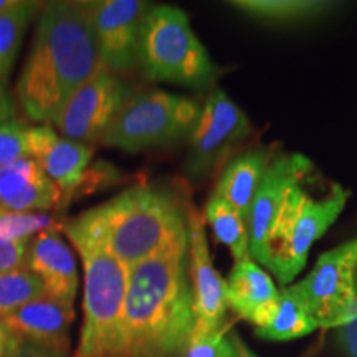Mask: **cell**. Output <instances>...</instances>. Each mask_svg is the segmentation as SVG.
Returning <instances> with one entry per match:
<instances>
[{
	"instance_id": "27",
	"label": "cell",
	"mask_w": 357,
	"mask_h": 357,
	"mask_svg": "<svg viewBox=\"0 0 357 357\" xmlns=\"http://www.w3.org/2000/svg\"><path fill=\"white\" fill-rule=\"evenodd\" d=\"M235 349L231 336H227L225 328L204 336H192L181 357H234Z\"/></svg>"
},
{
	"instance_id": "23",
	"label": "cell",
	"mask_w": 357,
	"mask_h": 357,
	"mask_svg": "<svg viewBox=\"0 0 357 357\" xmlns=\"http://www.w3.org/2000/svg\"><path fill=\"white\" fill-rule=\"evenodd\" d=\"M231 6L260 20L289 22L318 15L329 7V3L314 0H240L231 2Z\"/></svg>"
},
{
	"instance_id": "15",
	"label": "cell",
	"mask_w": 357,
	"mask_h": 357,
	"mask_svg": "<svg viewBox=\"0 0 357 357\" xmlns=\"http://www.w3.org/2000/svg\"><path fill=\"white\" fill-rule=\"evenodd\" d=\"M75 319V307L45 294L2 318L12 336L19 341L48 347L70 354V331Z\"/></svg>"
},
{
	"instance_id": "6",
	"label": "cell",
	"mask_w": 357,
	"mask_h": 357,
	"mask_svg": "<svg viewBox=\"0 0 357 357\" xmlns=\"http://www.w3.org/2000/svg\"><path fill=\"white\" fill-rule=\"evenodd\" d=\"M200 109L197 101L162 89L139 93L124 102L101 142L126 153L171 144L192 132Z\"/></svg>"
},
{
	"instance_id": "33",
	"label": "cell",
	"mask_w": 357,
	"mask_h": 357,
	"mask_svg": "<svg viewBox=\"0 0 357 357\" xmlns=\"http://www.w3.org/2000/svg\"><path fill=\"white\" fill-rule=\"evenodd\" d=\"M231 342H234V349H235L234 357H257L255 354L250 352L248 347L240 341V337L236 336V334H231Z\"/></svg>"
},
{
	"instance_id": "10",
	"label": "cell",
	"mask_w": 357,
	"mask_h": 357,
	"mask_svg": "<svg viewBox=\"0 0 357 357\" xmlns=\"http://www.w3.org/2000/svg\"><path fill=\"white\" fill-rule=\"evenodd\" d=\"M252 132L247 114L227 93L212 89L190 132L187 171L194 177L207 176Z\"/></svg>"
},
{
	"instance_id": "7",
	"label": "cell",
	"mask_w": 357,
	"mask_h": 357,
	"mask_svg": "<svg viewBox=\"0 0 357 357\" xmlns=\"http://www.w3.org/2000/svg\"><path fill=\"white\" fill-rule=\"evenodd\" d=\"M347 199L349 190L339 184H331L328 194L318 199L307 194L305 184L289 192L271 240V257L266 266L281 284L287 287L305 268L311 247L336 222Z\"/></svg>"
},
{
	"instance_id": "19",
	"label": "cell",
	"mask_w": 357,
	"mask_h": 357,
	"mask_svg": "<svg viewBox=\"0 0 357 357\" xmlns=\"http://www.w3.org/2000/svg\"><path fill=\"white\" fill-rule=\"evenodd\" d=\"M271 160V147H258L240 154L225 167L213 195L225 200L245 220H248L253 199Z\"/></svg>"
},
{
	"instance_id": "17",
	"label": "cell",
	"mask_w": 357,
	"mask_h": 357,
	"mask_svg": "<svg viewBox=\"0 0 357 357\" xmlns=\"http://www.w3.org/2000/svg\"><path fill=\"white\" fill-rule=\"evenodd\" d=\"M26 268L38 276L48 296L73 307L78 293V266L60 231H45L35 236L30 243Z\"/></svg>"
},
{
	"instance_id": "28",
	"label": "cell",
	"mask_w": 357,
	"mask_h": 357,
	"mask_svg": "<svg viewBox=\"0 0 357 357\" xmlns=\"http://www.w3.org/2000/svg\"><path fill=\"white\" fill-rule=\"evenodd\" d=\"M30 243V240L0 238V273L26 268Z\"/></svg>"
},
{
	"instance_id": "22",
	"label": "cell",
	"mask_w": 357,
	"mask_h": 357,
	"mask_svg": "<svg viewBox=\"0 0 357 357\" xmlns=\"http://www.w3.org/2000/svg\"><path fill=\"white\" fill-rule=\"evenodd\" d=\"M37 2L15 0L7 10L0 12V83L8 78L19 55L24 35L37 12Z\"/></svg>"
},
{
	"instance_id": "4",
	"label": "cell",
	"mask_w": 357,
	"mask_h": 357,
	"mask_svg": "<svg viewBox=\"0 0 357 357\" xmlns=\"http://www.w3.org/2000/svg\"><path fill=\"white\" fill-rule=\"evenodd\" d=\"M65 234L83 265V324L75 357H119L129 266L77 220L66 223Z\"/></svg>"
},
{
	"instance_id": "14",
	"label": "cell",
	"mask_w": 357,
	"mask_h": 357,
	"mask_svg": "<svg viewBox=\"0 0 357 357\" xmlns=\"http://www.w3.org/2000/svg\"><path fill=\"white\" fill-rule=\"evenodd\" d=\"M30 158L60 189L63 204L77 194L86 176L93 149L88 144L58 136L48 124L29 128Z\"/></svg>"
},
{
	"instance_id": "29",
	"label": "cell",
	"mask_w": 357,
	"mask_h": 357,
	"mask_svg": "<svg viewBox=\"0 0 357 357\" xmlns=\"http://www.w3.org/2000/svg\"><path fill=\"white\" fill-rule=\"evenodd\" d=\"M7 357H70V354H63V352L52 351L48 347L33 344V342L15 339Z\"/></svg>"
},
{
	"instance_id": "12",
	"label": "cell",
	"mask_w": 357,
	"mask_h": 357,
	"mask_svg": "<svg viewBox=\"0 0 357 357\" xmlns=\"http://www.w3.org/2000/svg\"><path fill=\"white\" fill-rule=\"evenodd\" d=\"M95 32L101 65L114 75L137 66L141 26L149 3L141 0H96L84 2Z\"/></svg>"
},
{
	"instance_id": "13",
	"label": "cell",
	"mask_w": 357,
	"mask_h": 357,
	"mask_svg": "<svg viewBox=\"0 0 357 357\" xmlns=\"http://www.w3.org/2000/svg\"><path fill=\"white\" fill-rule=\"evenodd\" d=\"M189 273L195 312L192 336L215 333L223 328L225 311L229 307L227 281L213 266L204 218L194 207H189Z\"/></svg>"
},
{
	"instance_id": "9",
	"label": "cell",
	"mask_w": 357,
	"mask_h": 357,
	"mask_svg": "<svg viewBox=\"0 0 357 357\" xmlns=\"http://www.w3.org/2000/svg\"><path fill=\"white\" fill-rule=\"evenodd\" d=\"M131 96L129 83L101 65L70 98L53 126L66 139L83 144L101 141L102 134Z\"/></svg>"
},
{
	"instance_id": "32",
	"label": "cell",
	"mask_w": 357,
	"mask_h": 357,
	"mask_svg": "<svg viewBox=\"0 0 357 357\" xmlns=\"http://www.w3.org/2000/svg\"><path fill=\"white\" fill-rule=\"evenodd\" d=\"M13 342H15V337L12 336V333L8 331L7 326L2 323V319H0V357L8 356Z\"/></svg>"
},
{
	"instance_id": "11",
	"label": "cell",
	"mask_w": 357,
	"mask_h": 357,
	"mask_svg": "<svg viewBox=\"0 0 357 357\" xmlns=\"http://www.w3.org/2000/svg\"><path fill=\"white\" fill-rule=\"evenodd\" d=\"M311 171L312 164L301 154H281L268 166L247 220L250 257L261 265L270 263L271 240L289 192L305 184Z\"/></svg>"
},
{
	"instance_id": "21",
	"label": "cell",
	"mask_w": 357,
	"mask_h": 357,
	"mask_svg": "<svg viewBox=\"0 0 357 357\" xmlns=\"http://www.w3.org/2000/svg\"><path fill=\"white\" fill-rule=\"evenodd\" d=\"M205 220L218 242L230 250L235 263L252 258L247 220L231 205L212 195L205 207Z\"/></svg>"
},
{
	"instance_id": "3",
	"label": "cell",
	"mask_w": 357,
	"mask_h": 357,
	"mask_svg": "<svg viewBox=\"0 0 357 357\" xmlns=\"http://www.w3.org/2000/svg\"><path fill=\"white\" fill-rule=\"evenodd\" d=\"M77 222L129 268L189 236V207L171 192L144 184L84 212Z\"/></svg>"
},
{
	"instance_id": "24",
	"label": "cell",
	"mask_w": 357,
	"mask_h": 357,
	"mask_svg": "<svg viewBox=\"0 0 357 357\" xmlns=\"http://www.w3.org/2000/svg\"><path fill=\"white\" fill-rule=\"evenodd\" d=\"M45 294L43 283L29 268L0 273V319Z\"/></svg>"
},
{
	"instance_id": "26",
	"label": "cell",
	"mask_w": 357,
	"mask_h": 357,
	"mask_svg": "<svg viewBox=\"0 0 357 357\" xmlns=\"http://www.w3.org/2000/svg\"><path fill=\"white\" fill-rule=\"evenodd\" d=\"M24 158H30L29 126L17 119L0 124V167Z\"/></svg>"
},
{
	"instance_id": "31",
	"label": "cell",
	"mask_w": 357,
	"mask_h": 357,
	"mask_svg": "<svg viewBox=\"0 0 357 357\" xmlns=\"http://www.w3.org/2000/svg\"><path fill=\"white\" fill-rule=\"evenodd\" d=\"M13 116V105L10 96H8L6 86L0 83V124L10 121Z\"/></svg>"
},
{
	"instance_id": "30",
	"label": "cell",
	"mask_w": 357,
	"mask_h": 357,
	"mask_svg": "<svg viewBox=\"0 0 357 357\" xmlns=\"http://www.w3.org/2000/svg\"><path fill=\"white\" fill-rule=\"evenodd\" d=\"M356 293H357V273H356ZM339 342L342 349L349 357H357V303H356V318L349 324L339 329Z\"/></svg>"
},
{
	"instance_id": "25",
	"label": "cell",
	"mask_w": 357,
	"mask_h": 357,
	"mask_svg": "<svg viewBox=\"0 0 357 357\" xmlns=\"http://www.w3.org/2000/svg\"><path fill=\"white\" fill-rule=\"evenodd\" d=\"M65 225L50 213L8 212L0 208V238L3 240H30L45 231L65 230Z\"/></svg>"
},
{
	"instance_id": "16",
	"label": "cell",
	"mask_w": 357,
	"mask_h": 357,
	"mask_svg": "<svg viewBox=\"0 0 357 357\" xmlns=\"http://www.w3.org/2000/svg\"><path fill=\"white\" fill-rule=\"evenodd\" d=\"M63 195L32 158L0 167V208L8 212H45L61 207Z\"/></svg>"
},
{
	"instance_id": "2",
	"label": "cell",
	"mask_w": 357,
	"mask_h": 357,
	"mask_svg": "<svg viewBox=\"0 0 357 357\" xmlns=\"http://www.w3.org/2000/svg\"><path fill=\"white\" fill-rule=\"evenodd\" d=\"M194 328L187 236L129 268L119 357H181Z\"/></svg>"
},
{
	"instance_id": "1",
	"label": "cell",
	"mask_w": 357,
	"mask_h": 357,
	"mask_svg": "<svg viewBox=\"0 0 357 357\" xmlns=\"http://www.w3.org/2000/svg\"><path fill=\"white\" fill-rule=\"evenodd\" d=\"M100 66L84 2L47 3L15 84L22 113L30 121L53 124Z\"/></svg>"
},
{
	"instance_id": "8",
	"label": "cell",
	"mask_w": 357,
	"mask_h": 357,
	"mask_svg": "<svg viewBox=\"0 0 357 357\" xmlns=\"http://www.w3.org/2000/svg\"><path fill=\"white\" fill-rule=\"evenodd\" d=\"M357 238L326 252L312 271L293 284L316 328H342L356 318Z\"/></svg>"
},
{
	"instance_id": "18",
	"label": "cell",
	"mask_w": 357,
	"mask_h": 357,
	"mask_svg": "<svg viewBox=\"0 0 357 357\" xmlns=\"http://www.w3.org/2000/svg\"><path fill=\"white\" fill-rule=\"evenodd\" d=\"M278 293L270 276L255 261L235 263L227 281V303L240 318L247 319L255 329L265 328L275 310Z\"/></svg>"
},
{
	"instance_id": "34",
	"label": "cell",
	"mask_w": 357,
	"mask_h": 357,
	"mask_svg": "<svg viewBox=\"0 0 357 357\" xmlns=\"http://www.w3.org/2000/svg\"><path fill=\"white\" fill-rule=\"evenodd\" d=\"M13 2H15V0H0V12L7 10V8L10 7Z\"/></svg>"
},
{
	"instance_id": "20",
	"label": "cell",
	"mask_w": 357,
	"mask_h": 357,
	"mask_svg": "<svg viewBox=\"0 0 357 357\" xmlns=\"http://www.w3.org/2000/svg\"><path fill=\"white\" fill-rule=\"evenodd\" d=\"M316 329L305 303L294 287H284L278 293L275 310L265 328L255 329V334L268 341H289L303 337Z\"/></svg>"
},
{
	"instance_id": "5",
	"label": "cell",
	"mask_w": 357,
	"mask_h": 357,
	"mask_svg": "<svg viewBox=\"0 0 357 357\" xmlns=\"http://www.w3.org/2000/svg\"><path fill=\"white\" fill-rule=\"evenodd\" d=\"M137 65L153 82L205 88L217 66L192 30L189 17L177 7H151L141 26Z\"/></svg>"
}]
</instances>
